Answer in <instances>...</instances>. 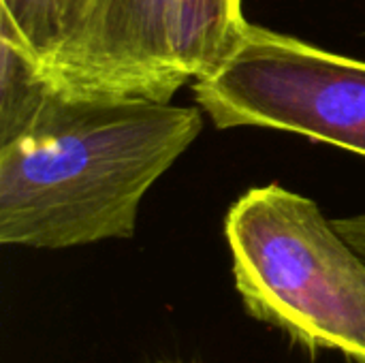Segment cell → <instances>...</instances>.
<instances>
[{
  "label": "cell",
  "mask_w": 365,
  "mask_h": 363,
  "mask_svg": "<svg viewBox=\"0 0 365 363\" xmlns=\"http://www.w3.org/2000/svg\"><path fill=\"white\" fill-rule=\"evenodd\" d=\"M201 111L53 88L32 124L0 145V244L130 240L145 193L201 135Z\"/></svg>",
  "instance_id": "cell-1"
},
{
  "label": "cell",
  "mask_w": 365,
  "mask_h": 363,
  "mask_svg": "<svg viewBox=\"0 0 365 363\" xmlns=\"http://www.w3.org/2000/svg\"><path fill=\"white\" fill-rule=\"evenodd\" d=\"M225 235L252 319L365 363V259L317 201L278 182L255 186L229 208Z\"/></svg>",
  "instance_id": "cell-2"
},
{
  "label": "cell",
  "mask_w": 365,
  "mask_h": 363,
  "mask_svg": "<svg viewBox=\"0 0 365 363\" xmlns=\"http://www.w3.org/2000/svg\"><path fill=\"white\" fill-rule=\"evenodd\" d=\"M246 24L242 0H94L81 34L47 75L75 96L171 103L231 53Z\"/></svg>",
  "instance_id": "cell-3"
},
{
  "label": "cell",
  "mask_w": 365,
  "mask_h": 363,
  "mask_svg": "<svg viewBox=\"0 0 365 363\" xmlns=\"http://www.w3.org/2000/svg\"><path fill=\"white\" fill-rule=\"evenodd\" d=\"M192 94L216 128H276L365 156L364 60L246 24Z\"/></svg>",
  "instance_id": "cell-4"
},
{
  "label": "cell",
  "mask_w": 365,
  "mask_h": 363,
  "mask_svg": "<svg viewBox=\"0 0 365 363\" xmlns=\"http://www.w3.org/2000/svg\"><path fill=\"white\" fill-rule=\"evenodd\" d=\"M53 88L36 56L0 17V145L32 124Z\"/></svg>",
  "instance_id": "cell-5"
},
{
  "label": "cell",
  "mask_w": 365,
  "mask_h": 363,
  "mask_svg": "<svg viewBox=\"0 0 365 363\" xmlns=\"http://www.w3.org/2000/svg\"><path fill=\"white\" fill-rule=\"evenodd\" d=\"M92 4L94 0H0V17L49 73L81 34Z\"/></svg>",
  "instance_id": "cell-6"
},
{
  "label": "cell",
  "mask_w": 365,
  "mask_h": 363,
  "mask_svg": "<svg viewBox=\"0 0 365 363\" xmlns=\"http://www.w3.org/2000/svg\"><path fill=\"white\" fill-rule=\"evenodd\" d=\"M334 225L342 233V237L365 259V214L349 216V218H336Z\"/></svg>",
  "instance_id": "cell-7"
},
{
  "label": "cell",
  "mask_w": 365,
  "mask_h": 363,
  "mask_svg": "<svg viewBox=\"0 0 365 363\" xmlns=\"http://www.w3.org/2000/svg\"><path fill=\"white\" fill-rule=\"evenodd\" d=\"M156 363H169V362H156Z\"/></svg>",
  "instance_id": "cell-8"
}]
</instances>
